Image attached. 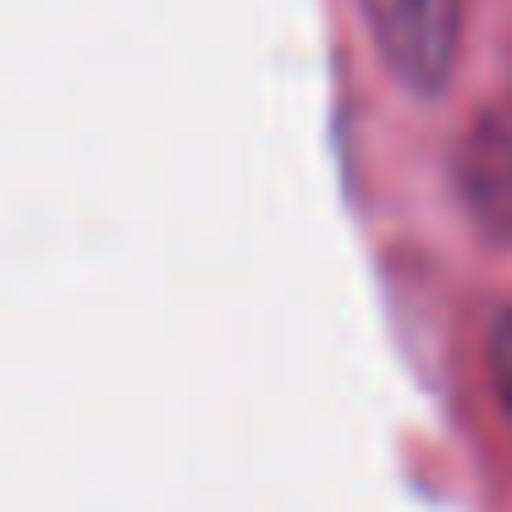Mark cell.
<instances>
[{
  "mask_svg": "<svg viewBox=\"0 0 512 512\" xmlns=\"http://www.w3.org/2000/svg\"><path fill=\"white\" fill-rule=\"evenodd\" d=\"M369 23L380 61L408 94H435L452 83L457 56H463V23L468 0H358Z\"/></svg>",
  "mask_w": 512,
  "mask_h": 512,
  "instance_id": "cell-1",
  "label": "cell"
}]
</instances>
